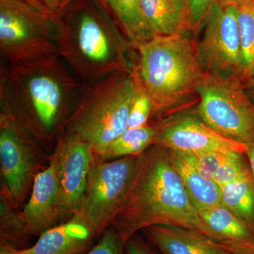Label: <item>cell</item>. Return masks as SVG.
<instances>
[{
    "instance_id": "obj_22",
    "label": "cell",
    "mask_w": 254,
    "mask_h": 254,
    "mask_svg": "<svg viewBox=\"0 0 254 254\" xmlns=\"http://www.w3.org/2000/svg\"><path fill=\"white\" fill-rule=\"evenodd\" d=\"M237 7V23L246 70L254 63V1Z\"/></svg>"
},
{
    "instance_id": "obj_29",
    "label": "cell",
    "mask_w": 254,
    "mask_h": 254,
    "mask_svg": "<svg viewBox=\"0 0 254 254\" xmlns=\"http://www.w3.org/2000/svg\"><path fill=\"white\" fill-rule=\"evenodd\" d=\"M125 254H158L150 242L138 236L137 234L125 242Z\"/></svg>"
},
{
    "instance_id": "obj_20",
    "label": "cell",
    "mask_w": 254,
    "mask_h": 254,
    "mask_svg": "<svg viewBox=\"0 0 254 254\" xmlns=\"http://www.w3.org/2000/svg\"><path fill=\"white\" fill-rule=\"evenodd\" d=\"M158 125H150L128 128L107 146L95 160L108 161L128 156H139L154 144L158 136Z\"/></svg>"
},
{
    "instance_id": "obj_2",
    "label": "cell",
    "mask_w": 254,
    "mask_h": 254,
    "mask_svg": "<svg viewBox=\"0 0 254 254\" xmlns=\"http://www.w3.org/2000/svg\"><path fill=\"white\" fill-rule=\"evenodd\" d=\"M160 225L195 229L211 238L169 150L153 144L138 156L131 185L111 226L126 242L137 232Z\"/></svg>"
},
{
    "instance_id": "obj_24",
    "label": "cell",
    "mask_w": 254,
    "mask_h": 254,
    "mask_svg": "<svg viewBox=\"0 0 254 254\" xmlns=\"http://www.w3.org/2000/svg\"><path fill=\"white\" fill-rule=\"evenodd\" d=\"M136 91L130 108L128 128H140L150 125L153 104L148 92L142 85L134 68Z\"/></svg>"
},
{
    "instance_id": "obj_15",
    "label": "cell",
    "mask_w": 254,
    "mask_h": 254,
    "mask_svg": "<svg viewBox=\"0 0 254 254\" xmlns=\"http://www.w3.org/2000/svg\"><path fill=\"white\" fill-rule=\"evenodd\" d=\"M96 237L77 215L61 225L51 227L40 235L36 244L14 254H86Z\"/></svg>"
},
{
    "instance_id": "obj_1",
    "label": "cell",
    "mask_w": 254,
    "mask_h": 254,
    "mask_svg": "<svg viewBox=\"0 0 254 254\" xmlns=\"http://www.w3.org/2000/svg\"><path fill=\"white\" fill-rule=\"evenodd\" d=\"M82 87L58 54L0 66L1 113L42 141L63 131Z\"/></svg>"
},
{
    "instance_id": "obj_14",
    "label": "cell",
    "mask_w": 254,
    "mask_h": 254,
    "mask_svg": "<svg viewBox=\"0 0 254 254\" xmlns=\"http://www.w3.org/2000/svg\"><path fill=\"white\" fill-rule=\"evenodd\" d=\"M162 254H225L223 244L195 230L176 225H154L142 230Z\"/></svg>"
},
{
    "instance_id": "obj_9",
    "label": "cell",
    "mask_w": 254,
    "mask_h": 254,
    "mask_svg": "<svg viewBox=\"0 0 254 254\" xmlns=\"http://www.w3.org/2000/svg\"><path fill=\"white\" fill-rule=\"evenodd\" d=\"M197 58L208 74L242 78L245 71L237 23V7L217 2L209 13L201 40L195 43Z\"/></svg>"
},
{
    "instance_id": "obj_10",
    "label": "cell",
    "mask_w": 254,
    "mask_h": 254,
    "mask_svg": "<svg viewBox=\"0 0 254 254\" xmlns=\"http://www.w3.org/2000/svg\"><path fill=\"white\" fill-rule=\"evenodd\" d=\"M52 155L59 183L60 212L76 215L81 210L88 173L95 158L94 151L80 137L62 132Z\"/></svg>"
},
{
    "instance_id": "obj_23",
    "label": "cell",
    "mask_w": 254,
    "mask_h": 254,
    "mask_svg": "<svg viewBox=\"0 0 254 254\" xmlns=\"http://www.w3.org/2000/svg\"><path fill=\"white\" fill-rule=\"evenodd\" d=\"M252 174L248 158L245 153L231 152L227 155L213 180L219 186L231 183Z\"/></svg>"
},
{
    "instance_id": "obj_19",
    "label": "cell",
    "mask_w": 254,
    "mask_h": 254,
    "mask_svg": "<svg viewBox=\"0 0 254 254\" xmlns=\"http://www.w3.org/2000/svg\"><path fill=\"white\" fill-rule=\"evenodd\" d=\"M168 150L173 165L198 212L222 203L221 190L216 182L200 175L175 152Z\"/></svg>"
},
{
    "instance_id": "obj_12",
    "label": "cell",
    "mask_w": 254,
    "mask_h": 254,
    "mask_svg": "<svg viewBox=\"0 0 254 254\" xmlns=\"http://www.w3.org/2000/svg\"><path fill=\"white\" fill-rule=\"evenodd\" d=\"M154 144L180 153L240 152L246 145L219 135L193 113L177 115L158 124Z\"/></svg>"
},
{
    "instance_id": "obj_30",
    "label": "cell",
    "mask_w": 254,
    "mask_h": 254,
    "mask_svg": "<svg viewBox=\"0 0 254 254\" xmlns=\"http://www.w3.org/2000/svg\"><path fill=\"white\" fill-rule=\"evenodd\" d=\"M222 244L226 250L225 254H254V242Z\"/></svg>"
},
{
    "instance_id": "obj_26",
    "label": "cell",
    "mask_w": 254,
    "mask_h": 254,
    "mask_svg": "<svg viewBox=\"0 0 254 254\" xmlns=\"http://www.w3.org/2000/svg\"><path fill=\"white\" fill-rule=\"evenodd\" d=\"M125 241L113 226L105 230L99 242L86 254H125Z\"/></svg>"
},
{
    "instance_id": "obj_8",
    "label": "cell",
    "mask_w": 254,
    "mask_h": 254,
    "mask_svg": "<svg viewBox=\"0 0 254 254\" xmlns=\"http://www.w3.org/2000/svg\"><path fill=\"white\" fill-rule=\"evenodd\" d=\"M138 156L108 161L95 160L90 168L79 213L76 214L95 236L103 234L123 204Z\"/></svg>"
},
{
    "instance_id": "obj_25",
    "label": "cell",
    "mask_w": 254,
    "mask_h": 254,
    "mask_svg": "<svg viewBox=\"0 0 254 254\" xmlns=\"http://www.w3.org/2000/svg\"><path fill=\"white\" fill-rule=\"evenodd\" d=\"M173 151V150H172ZM175 152L185 163L206 178L213 180V175L231 152H205V153H180Z\"/></svg>"
},
{
    "instance_id": "obj_28",
    "label": "cell",
    "mask_w": 254,
    "mask_h": 254,
    "mask_svg": "<svg viewBox=\"0 0 254 254\" xmlns=\"http://www.w3.org/2000/svg\"><path fill=\"white\" fill-rule=\"evenodd\" d=\"M36 9L57 17L73 0H26Z\"/></svg>"
},
{
    "instance_id": "obj_31",
    "label": "cell",
    "mask_w": 254,
    "mask_h": 254,
    "mask_svg": "<svg viewBox=\"0 0 254 254\" xmlns=\"http://www.w3.org/2000/svg\"><path fill=\"white\" fill-rule=\"evenodd\" d=\"M241 79L246 93L254 103V63L245 70Z\"/></svg>"
},
{
    "instance_id": "obj_33",
    "label": "cell",
    "mask_w": 254,
    "mask_h": 254,
    "mask_svg": "<svg viewBox=\"0 0 254 254\" xmlns=\"http://www.w3.org/2000/svg\"><path fill=\"white\" fill-rule=\"evenodd\" d=\"M252 1H254V0H218V3H220L222 6L235 5V6H238Z\"/></svg>"
},
{
    "instance_id": "obj_13",
    "label": "cell",
    "mask_w": 254,
    "mask_h": 254,
    "mask_svg": "<svg viewBox=\"0 0 254 254\" xmlns=\"http://www.w3.org/2000/svg\"><path fill=\"white\" fill-rule=\"evenodd\" d=\"M60 215L59 183L51 155L49 166L35 175L31 198L21 213L26 234L40 236L56 226Z\"/></svg>"
},
{
    "instance_id": "obj_34",
    "label": "cell",
    "mask_w": 254,
    "mask_h": 254,
    "mask_svg": "<svg viewBox=\"0 0 254 254\" xmlns=\"http://www.w3.org/2000/svg\"><path fill=\"white\" fill-rule=\"evenodd\" d=\"M1 254H14V248L11 246L1 245Z\"/></svg>"
},
{
    "instance_id": "obj_32",
    "label": "cell",
    "mask_w": 254,
    "mask_h": 254,
    "mask_svg": "<svg viewBox=\"0 0 254 254\" xmlns=\"http://www.w3.org/2000/svg\"><path fill=\"white\" fill-rule=\"evenodd\" d=\"M245 155L248 158L251 170L254 179V145H247L246 147Z\"/></svg>"
},
{
    "instance_id": "obj_6",
    "label": "cell",
    "mask_w": 254,
    "mask_h": 254,
    "mask_svg": "<svg viewBox=\"0 0 254 254\" xmlns=\"http://www.w3.org/2000/svg\"><path fill=\"white\" fill-rule=\"evenodd\" d=\"M241 78L205 73L193 113L220 136L247 146L254 145V103Z\"/></svg>"
},
{
    "instance_id": "obj_3",
    "label": "cell",
    "mask_w": 254,
    "mask_h": 254,
    "mask_svg": "<svg viewBox=\"0 0 254 254\" xmlns=\"http://www.w3.org/2000/svg\"><path fill=\"white\" fill-rule=\"evenodd\" d=\"M56 20L58 54L83 84L134 70L136 50L100 0H73Z\"/></svg>"
},
{
    "instance_id": "obj_4",
    "label": "cell",
    "mask_w": 254,
    "mask_h": 254,
    "mask_svg": "<svg viewBox=\"0 0 254 254\" xmlns=\"http://www.w3.org/2000/svg\"><path fill=\"white\" fill-rule=\"evenodd\" d=\"M136 72L148 92L153 112L150 124L158 125L198 103V89L205 71L189 34L155 35L136 48Z\"/></svg>"
},
{
    "instance_id": "obj_21",
    "label": "cell",
    "mask_w": 254,
    "mask_h": 254,
    "mask_svg": "<svg viewBox=\"0 0 254 254\" xmlns=\"http://www.w3.org/2000/svg\"><path fill=\"white\" fill-rule=\"evenodd\" d=\"M222 203L254 226V179L247 175L220 187Z\"/></svg>"
},
{
    "instance_id": "obj_11",
    "label": "cell",
    "mask_w": 254,
    "mask_h": 254,
    "mask_svg": "<svg viewBox=\"0 0 254 254\" xmlns=\"http://www.w3.org/2000/svg\"><path fill=\"white\" fill-rule=\"evenodd\" d=\"M29 132L1 113L0 163L6 190L13 200L21 203L27 193L36 166V145Z\"/></svg>"
},
{
    "instance_id": "obj_18",
    "label": "cell",
    "mask_w": 254,
    "mask_h": 254,
    "mask_svg": "<svg viewBox=\"0 0 254 254\" xmlns=\"http://www.w3.org/2000/svg\"><path fill=\"white\" fill-rule=\"evenodd\" d=\"M100 1L135 50L155 36L143 16L141 0Z\"/></svg>"
},
{
    "instance_id": "obj_17",
    "label": "cell",
    "mask_w": 254,
    "mask_h": 254,
    "mask_svg": "<svg viewBox=\"0 0 254 254\" xmlns=\"http://www.w3.org/2000/svg\"><path fill=\"white\" fill-rule=\"evenodd\" d=\"M213 240L220 243L254 242V226L220 203L199 212Z\"/></svg>"
},
{
    "instance_id": "obj_7",
    "label": "cell",
    "mask_w": 254,
    "mask_h": 254,
    "mask_svg": "<svg viewBox=\"0 0 254 254\" xmlns=\"http://www.w3.org/2000/svg\"><path fill=\"white\" fill-rule=\"evenodd\" d=\"M58 54L57 20L26 0H0L1 63Z\"/></svg>"
},
{
    "instance_id": "obj_27",
    "label": "cell",
    "mask_w": 254,
    "mask_h": 254,
    "mask_svg": "<svg viewBox=\"0 0 254 254\" xmlns=\"http://www.w3.org/2000/svg\"><path fill=\"white\" fill-rule=\"evenodd\" d=\"M195 31L204 26L209 13L218 0H190Z\"/></svg>"
},
{
    "instance_id": "obj_16",
    "label": "cell",
    "mask_w": 254,
    "mask_h": 254,
    "mask_svg": "<svg viewBox=\"0 0 254 254\" xmlns=\"http://www.w3.org/2000/svg\"><path fill=\"white\" fill-rule=\"evenodd\" d=\"M141 6L155 35L176 36L195 31L190 0H141Z\"/></svg>"
},
{
    "instance_id": "obj_5",
    "label": "cell",
    "mask_w": 254,
    "mask_h": 254,
    "mask_svg": "<svg viewBox=\"0 0 254 254\" xmlns=\"http://www.w3.org/2000/svg\"><path fill=\"white\" fill-rule=\"evenodd\" d=\"M136 91L133 71H119L83 84L63 132L89 143L95 158L128 129L130 108Z\"/></svg>"
}]
</instances>
